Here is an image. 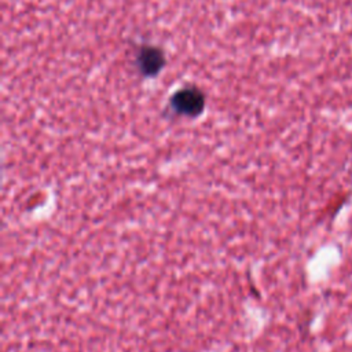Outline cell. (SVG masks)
Instances as JSON below:
<instances>
[{"mask_svg": "<svg viewBox=\"0 0 352 352\" xmlns=\"http://www.w3.org/2000/svg\"><path fill=\"white\" fill-rule=\"evenodd\" d=\"M170 106L179 114L197 117L205 107V96L198 88H183L173 94Z\"/></svg>", "mask_w": 352, "mask_h": 352, "instance_id": "6da1fadb", "label": "cell"}, {"mask_svg": "<svg viewBox=\"0 0 352 352\" xmlns=\"http://www.w3.org/2000/svg\"><path fill=\"white\" fill-rule=\"evenodd\" d=\"M136 63L139 70L144 76H155L165 65V58L164 54L155 48V47H143L140 48Z\"/></svg>", "mask_w": 352, "mask_h": 352, "instance_id": "7a4b0ae2", "label": "cell"}]
</instances>
